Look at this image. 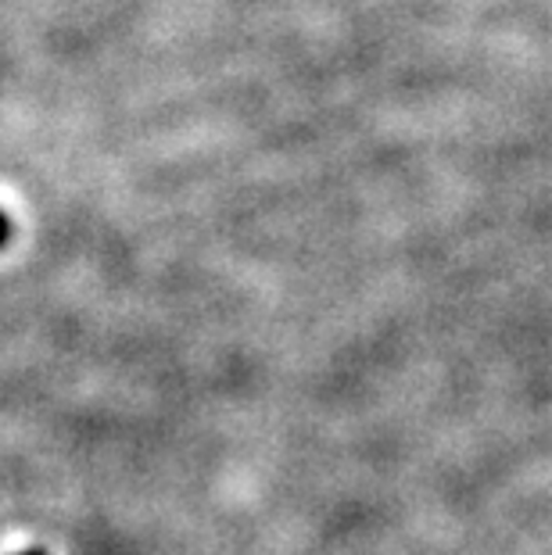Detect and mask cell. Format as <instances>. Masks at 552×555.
Segmentation results:
<instances>
[{"mask_svg": "<svg viewBox=\"0 0 552 555\" xmlns=\"http://www.w3.org/2000/svg\"><path fill=\"white\" fill-rule=\"evenodd\" d=\"M8 233H11V227H8V219H4V216H0V244H4V241H8Z\"/></svg>", "mask_w": 552, "mask_h": 555, "instance_id": "obj_1", "label": "cell"}, {"mask_svg": "<svg viewBox=\"0 0 552 555\" xmlns=\"http://www.w3.org/2000/svg\"><path fill=\"white\" fill-rule=\"evenodd\" d=\"M33 555H40V552H33Z\"/></svg>", "mask_w": 552, "mask_h": 555, "instance_id": "obj_2", "label": "cell"}]
</instances>
